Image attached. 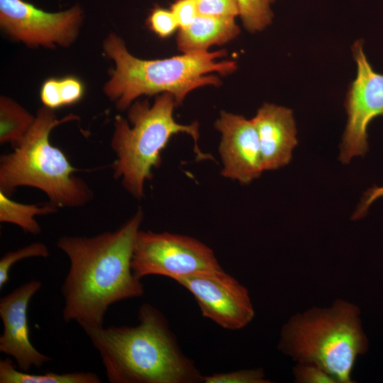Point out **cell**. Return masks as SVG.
<instances>
[{"label": "cell", "mask_w": 383, "mask_h": 383, "mask_svg": "<svg viewBox=\"0 0 383 383\" xmlns=\"http://www.w3.org/2000/svg\"><path fill=\"white\" fill-rule=\"evenodd\" d=\"M143 218V213L138 209L114 231L92 237L65 235L57 240V248L70 263L61 287L65 322L103 326L111 305L143 294V285L131 268Z\"/></svg>", "instance_id": "6da1fadb"}, {"label": "cell", "mask_w": 383, "mask_h": 383, "mask_svg": "<svg viewBox=\"0 0 383 383\" xmlns=\"http://www.w3.org/2000/svg\"><path fill=\"white\" fill-rule=\"evenodd\" d=\"M135 326H81L111 383H196L203 375L180 349L157 308L140 306Z\"/></svg>", "instance_id": "7a4b0ae2"}, {"label": "cell", "mask_w": 383, "mask_h": 383, "mask_svg": "<svg viewBox=\"0 0 383 383\" xmlns=\"http://www.w3.org/2000/svg\"><path fill=\"white\" fill-rule=\"evenodd\" d=\"M104 49L116 64L104 92L120 110L128 108L141 95L160 93L172 94L179 106L192 90L221 84L220 79L208 74L216 72L226 75L237 68L234 61H217L226 55L224 50L183 54L162 60L138 59L114 34L105 40Z\"/></svg>", "instance_id": "3957f363"}, {"label": "cell", "mask_w": 383, "mask_h": 383, "mask_svg": "<svg viewBox=\"0 0 383 383\" xmlns=\"http://www.w3.org/2000/svg\"><path fill=\"white\" fill-rule=\"evenodd\" d=\"M369 347L357 306L343 299L328 307H312L282 326L277 349L297 362L315 364L338 383H353L359 355Z\"/></svg>", "instance_id": "277c9868"}, {"label": "cell", "mask_w": 383, "mask_h": 383, "mask_svg": "<svg viewBox=\"0 0 383 383\" xmlns=\"http://www.w3.org/2000/svg\"><path fill=\"white\" fill-rule=\"evenodd\" d=\"M78 118L69 114L57 119L53 111L40 108L32 126L13 150L0 157V192L10 196L18 187L43 192L59 207H80L94 198L87 184L74 173L66 155L52 145L50 134L57 126Z\"/></svg>", "instance_id": "5b68a950"}, {"label": "cell", "mask_w": 383, "mask_h": 383, "mask_svg": "<svg viewBox=\"0 0 383 383\" xmlns=\"http://www.w3.org/2000/svg\"><path fill=\"white\" fill-rule=\"evenodd\" d=\"M177 104L170 93L158 95L152 105L145 101L129 106L128 120L118 116L111 147L116 158L113 164V176L121 179L125 189L134 198L144 197V186L152 178V170L161 163V152L174 135L187 133L194 143L197 160H212L199 148V123L181 124L174 118Z\"/></svg>", "instance_id": "8992f818"}, {"label": "cell", "mask_w": 383, "mask_h": 383, "mask_svg": "<svg viewBox=\"0 0 383 383\" xmlns=\"http://www.w3.org/2000/svg\"><path fill=\"white\" fill-rule=\"evenodd\" d=\"M131 268L139 279L161 275L174 281L189 274L222 270L213 250L194 238L142 230L136 238Z\"/></svg>", "instance_id": "52a82bcc"}, {"label": "cell", "mask_w": 383, "mask_h": 383, "mask_svg": "<svg viewBox=\"0 0 383 383\" xmlns=\"http://www.w3.org/2000/svg\"><path fill=\"white\" fill-rule=\"evenodd\" d=\"M176 282L194 296L204 317L225 329H242L255 317L248 289L223 269L189 274Z\"/></svg>", "instance_id": "ba28073f"}, {"label": "cell", "mask_w": 383, "mask_h": 383, "mask_svg": "<svg viewBox=\"0 0 383 383\" xmlns=\"http://www.w3.org/2000/svg\"><path fill=\"white\" fill-rule=\"evenodd\" d=\"M352 50L357 75L345 100L348 122L340 155L343 163H348L367 151V127L372 119L383 116V74L372 69L361 41L355 42Z\"/></svg>", "instance_id": "9c48e42d"}, {"label": "cell", "mask_w": 383, "mask_h": 383, "mask_svg": "<svg viewBox=\"0 0 383 383\" xmlns=\"http://www.w3.org/2000/svg\"><path fill=\"white\" fill-rule=\"evenodd\" d=\"M82 10L74 6L50 13L23 0H0V24L11 37L30 45L67 46L77 37Z\"/></svg>", "instance_id": "30bf717a"}, {"label": "cell", "mask_w": 383, "mask_h": 383, "mask_svg": "<svg viewBox=\"0 0 383 383\" xmlns=\"http://www.w3.org/2000/svg\"><path fill=\"white\" fill-rule=\"evenodd\" d=\"M221 137L218 146L225 178L247 184L264 171L258 135L252 119L221 111L214 123Z\"/></svg>", "instance_id": "8fae6325"}, {"label": "cell", "mask_w": 383, "mask_h": 383, "mask_svg": "<svg viewBox=\"0 0 383 383\" xmlns=\"http://www.w3.org/2000/svg\"><path fill=\"white\" fill-rule=\"evenodd\" d=\"M42 282H26L0 299V316L3 333L0 336V352L13 357L17 367L28 372L32 367H40L52 357L40 353L29 338L28 306Z\"/></svg>", "instance_id": "7c38bea8"}, {"label": "cell", "mask_w": 383, "mask_h": 383, "mask_svg": "<svg viewBox=\"0 0 383 383\" xmlns=\"http://www.w3.org/2000/svg\"><path fill=\"white\" fill-rule=\"evenodd\" d=\"M252 120L258 135L264 171L277 170L287 165L297 144L292 111L266 103L257 110Z\"/></svg>", "instance_id": "4fadbf2b"}, {"label": "cell", "mask_w": 383, "mask_h": 383, "mask_svg": "<svg viewBox=\"0 0 383 383\" xmlns=\"http://www.w3.org/2000/svg\"><path fill=\"white\" fill-rule=\"evenodd\" d=\"M239 33L235 18L198 14L187 27L179 29L177 47L183 54L205 52L212 45L233 40Z\"/></svg>", "instance_id": "5bb4252c"}, {"label": "cell", "mask_w": 383, "mask_h": 383, "mask_svg": "<svg viewBox=\"0 0 383 383\" xmlns=\"http://www.w3.org/2000/svg\"><path fill=\"white\" fill-rule=\"evenodd\" d=\"M57 209L50 201L33 204L19 203L0 192V222L15 224L26 233L39 234L41 228L35 217L55 213Z\"/></svg>", "instance_id": "9a60e30c"}, {"label": "cell", "mask_w": 383, "mask_h": 383, "mask_svg": "<svg viewBox=\"0 0 383 383\" xmlns=\"http://www.w3.org/2000/svg\"><path fill=\"white\" fill-rule=\"evenodd\" d=\"M99 377L94 372L29 374L16 367L10 358L0 360V383H100Z\"/></svg>", "instance_id": "2e32d148"}, {"label": "cell", "mask_w": 383, "mask_h": 383, "mask_svg": "<svg viewBox=\"0 0 383 383\" xmlns=\"http://www.w3.org/2000/svg\"><path fill=\"white\" fill-rule=\"evenodd\" d=\"M35 119L14 101L1 97L0 143H11L14 148L25 137Z\"/></svg>", "instance_id": "e0dca14e"}, {"label": "cell", "mask_w": 383, "mask_h": 383, "mask_svg": "<svg viewBox=\"0 0 383 383\" xmlns=\"http://www.w3.org/2000/svg\"><path fill=\"white\" fill-rule=\"evenodd\" d=\"M244 27L250 32L260 31L273 18L271 5L275 0H234Z\"/></svg>", "instance_id": "ac0fdd59"}, {"label": "cell", "mask_w": 383, "mask_h": 383, "mask_svg": "<svg viewBox=\"0 0 383 383\" xmlns=\"http://www.w3.org/2000/svg\"><path fill=\"white\" fill-rule=\"evenodd\" d=\"M49 255L47 246L40 242L30 243L4 254L0 260V289L8 282L10 270L16 262L28 257H48Z\"/></svg>", "instance_id": "d6986e66"}, {"label": "cell", "mask_w": 383, "mask_h": 383, "mask_svg": "<svg viewBox=\"0 0 383 383\" xmlns=\"http://www.w3.org/2000/svg\"><path fill=\"white\" fill-rule=\"evenodd\" d=\"M204 383H269L262 369H246L203 376Z\"/></svg>", "instance_id": "ffe728a7"}, {"label": "cell", "mask_w": 383, "mask_h": 383, "mask_svg": "<svg viewBox=\"0 0 383 383\" xmlns=\"http://www.w3.org/2000/svg\"><path fill=\"white\" fill-rule=\"evenodd\" d=\"M147 23L152 31L163 38L172 35L179 28L172 11L158 6L152 9Z\"/></svg>", "instance_id": "44dd1931"}, {"label": "cell", "mask_w": 383, "mask_h": 383, "mask_svg": "<svg viewBox=\"0 0 383 383\" xmlns=\"http://www.w3.org/2000/svg\"><path fill=\"white\" fill-rule=\"evenodd\" d=\"M293 376L297 383H338L331 374L313 363L297 362Z\"/></svg>", "instance_id": "7402d4cb"}, {"label": "cell", "mask_w": 383, "mask_h": 383, "mask_svg": "<svg viewBox=\"0 0 383 383\" xmlns=\"http://www.w3.org/2000/svg\"><path fill=\"white\" fill-rule=\"evenodd\" d=\"M199 15L232 17L238 16L234 0H195Z\"/></svg>", "instance_id": "603a6c76"}, {"label": "cell", "mask_w": 383, "mask_h": 383, "mask_svg": "<svg viewBox=\"0 0 383 383\" xmlns=\"http://www.w3.org/2000/svg\"><path fill=\"white\" fill-rule=\"evenodd\" d=\"M179 29L187 27L198 15L195 0H176L171 6Z\"/></svg>", "instance_id": "cb8c5ba5"}, {"label": "cell", "mask_w": 383, "mask_h": 383, "mask_svg": "<svg viewBox=\"0 0 383 383\" xmlns=\"http://www.w3.org/2000/svg\"><path fill=\"white\" fill-rule=\"evenodd\" d=\"M59 84L62 106L73 104L82 99L84 87L77 78L66 77L59 79Z\"/></svg>", "instance_id": "d4e9b609"}, {"label": "cell", "mask_w": 383, "mask_h": 383, "mask_svg": "<svg viewBox=\"0 0 383 383\" xmlns=\"http://www.w3.org/2000/svg\"><path fill=\"white\" fill-rule=\"evenodd\" d=\"M40 98L44 106L52 110L62 106L59 79L50 78L46 80L40 90Z\"/></svg>", "instance_id": "484cf974"}, {"label": "cell", "mask_w": 383, "mask_h": 383, "mask_svg": "<svg viewBox=\"0 0 383 383\" xmlns=\"http://www.w3.org/2000/svg\"><path fill=\"white\" fill-rule=\"evenodd\" d=\"M383 196V186L381 187H373L365 195L362 203L357 211L364 215L369 206L377 199Z\"/></svg>", "instance_id": "4316f807"}]
</instances>
